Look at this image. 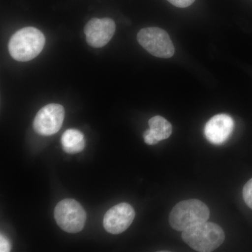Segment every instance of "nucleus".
Returning a JSON list of instances; mask_svg holds the SVG:
<instances>
[{"instance_id": "1", "label": "nucleus", "mask_w": 252, "mask_h": 252, "mask_svg": "<svg viewBox=\"0 0 252 252\" xmlns=\"http://www.w3.org/2000/svg\"><path fill=\"white\" fill-rule=\"evenodd\" d=\"M45 41V36L39 30L24 28L13 34L8 49L13 59L20 62H27L40 54Z\"/></svg>"}, {"instance_id": "2", "label": "nucleus", "mask_w": 252, "mask_h": 252, "mask_svg": "<svg viewBox=\"0 0 252 252\" xmlns=\"http://www.w3.org/2000/svg\"><path fill=\"white\" fill-rule=\"evenodd\" d=\"M182 237L190 248L200 252L214 251L225 240L224 232L220 225L207 221L182 232Z\"/></svg>"}, {"instance_id": "3", "label": "nucleus", "mask_w": 252, "mask_h": 252, "mask_svg": "<svg viewBox=\"0 0 252 252\" xmlns=\"http://www.w3.org/2000/svg\"><path fill=\"white\" fill-rule=\"evenodd\" d=\"M210 217L208 207L196 199L184 200L174 207L169 217L170 224L178 231L185 230L207 221Z\"/></svg>"}, {"instance_id": "4", "label": "nucleus", "mask_w": 252, "mask_h": 252, "mask_svg": "<svg viewBox=\"0 0 252 252\" xmlns=\"http://www.w3.org/2000/svg\"><path fill=\"white\" fill-rule=\"evenodd\" d=\"M54 217L58 225L67 233H79L84 228L86 213L84 207L74 199H64L56 205Z\"/></svg>"}, {"instance_id": "5", "label": "nucleus", "mask_w": 252, "mask_h": 252, "mask_svg": "<svg viewBox=\"0 0 252 252\" xmlns=\"http://www.w3.org/2000/svg\"><path fill=\"white\" fill-rule=\"evenodd\" d=\"M137 40L144 49L153 56L169 59L175 54V47L166 32L158 28H147L137 34Z\"/></svg>"}, {"instance_id": "6", "label": "nucleus", "mask_w": 252, "mask_h": 252, "mask_svg": "<svg viewBox=\"0 0 252 252\" xmlns=\"http://www.w3.org/2000/svg\"><path fill=\"white\" fill-rule=\"evenodd\" d=\"M64 119V109L62 105L47 104L36 114L33 122V127L39 135H53L61 130Z\"/></svg>"}, {"instance_id": "7", "label": "nucleus", "mask_w": 252, "mask_h": 252, "mask_svg": "<svg viewBox=\"0 0 252 252\" xmlns=\"http://www.w3.org/2000/svg\"><path fill=\"white\" fill-rule=\"evenodd\" d=\"M116 25L111 18H92L84 28L86 41L94 48L103 47L112 39Z\"/></svg>"}, {"instance_id": "8", "label": "nucleus", "mask_w": 252, "mask_h": 252, "mask_svg": "<svg viewBox=\"0 0 252 252\" xmlns=\"http://www.w3.org/2000/svg\"><path fill=\"white\" fill-rule=\"evenodd\" d=\"M135 217V210L130 205L126 203L119 204L112 207L104 215V229L112 234H120L132 224Z\"/></svg>"}, {"instance_id": "9", "label": "nucleus", "mask_w": 252, "mask_h": 252, "mask_svg": "<svg viewBox=\"0 0 252 252\" xmlns=\"http://www.w3.org/2000/svg\"><path fill=\"white\" fill-rule=\"evenodd\" d=\"M234 128V122L227 114H217L211 118L204 128V133L209 142L221 144L228 140Z\"/></svg>"}, {"instance_id": "10", "label": "nucleus", "mask_w": 252, "mask_h": 252, "mask_svg": "<svg viewBox=\"0 0 252 252\" xmlns=\"http://www.w3.org/2000/svg\"><path fill=\"white\" fill-rule=\"evenodd\" d=\"M149 130L144 133V140L146 144L154 145L160 141L166 140L172 135L171 124L160 116H156L149 121Z\"/></svg>"}, {"instance_id": "11", "label": "nucleus", "mask_w": 252, "mask_h": 252, "mask_svg": "<svg viewBox=\"0 0 252 252\" xmlns=\"http://www.w3.org/2000/svg\"><path fill=\"white\" fill-rule=\"evenodd\" d=\"M63 150L67 154H77L84 150L85 140L84 135L76 129H69L63 134L61 138Z\"/></svg>"}, {"instance_id": "12", "label": "nucleus", "mask_w": 252, "mask_h": 252, "mask_svg": "<svg viewBox=\"0 0 252 252\" xmlns=\"http://www.w3.org/2000/svg\"><path fill=\"white\" fill-rule=\"evenodd\" d=\"M243 195L245 203L252 210V178L244 187Z\"/></svg>"}, {"instance_id": "13", "label": "nucleus", "mask_w": 252, "mask_h": 252, "mask_svg": "<svg viewBox=\"0 0 252 252\" xmlns=\"http://www.w3.org/2000/svg\"><path fill=\"white\" fill-rule=\"evenodd\" d=\"M170 4L180 8H186L190 6L195 0H167Z\"/></svg>"}, {"instance_id": "14", "label": "nucleus", "mask_w": 252, "mask_h": 252, "mask_svg": "<svg viewBox=\"0 0 252 252\" xmlns=\"http://www.w3.org/2000/svg\"><path fill=\"white\" fill-rule=\"evenodd\" d=\"M10 250H11V244H10L9 240L4 235L1 234V236H0V252H10Z\"/></svg>"}]
</instances>
